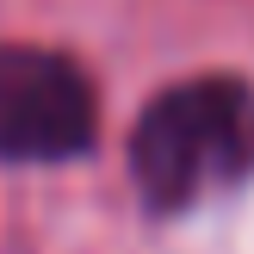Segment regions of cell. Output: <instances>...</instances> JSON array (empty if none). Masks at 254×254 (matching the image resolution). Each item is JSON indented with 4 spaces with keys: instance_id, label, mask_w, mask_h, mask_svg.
<instances>
[{
    "instance_id": "cell-2",
    "label": "cell",
    "mask_w": 254,
    "mask_h": 254,
    "mask_svg": "<svg viewBox=\"0 0 254 254\" xmlns=\"http://www.w3.org/2000/svg\"><path fill=\"white\" fill-rule=\"evenodd\" d=\"M99 130L93 81L68 56L37 44H0V161H68Z\"/></svg>"
},
{
    "instance_id": "cell-1",
    "label": "cell",
    "mask_w": 254,
    "mask_h": 254,
    "mask_svg": "<svg viewBox=\"0 0 254 254\" xmlns=\"http://www.w3.org/2000/svg\"><path fill=\"white\" fill-rule=\"evenodd\" d=\"M130 174L155 211H186L254 174V87L236 74L180 81L130 130Z\"/></svg>"
}]
</instances>
